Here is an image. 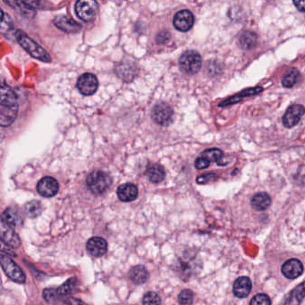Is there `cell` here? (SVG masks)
<instances>
[{"label": "cell", "instance_id": "28", "mask_svg": "<svg viewBox=\"0 0 305 305\" xmlns=\"http://www.w3.org/2000/svg\"><path fill=\"white\" fill-rule=\"evenodd\" d=\"M305 295V282L301 283V285L295 288L291 293L290 296V305H297L302 300Z\"/></svg>", "mask_w": 305, "mask_h": 305}, {"label": "cell", "instance_id": "31", "mask_svg": "<svg viewBox=\"0 0 305 305\" xmlns=\"http://www.w3.org/2000/svg\"><path fill=\"white\" fill-rule=\"evenodd\" d=\"M178 301L181 305H192L194 301V293L191 290H183L178 295Z\"/></svg>", "mask_w": 305, "mask_h": 305}, {"label": "cell", "instance_id": "8", "mask_svg": "<svg viewBox=\"0 0 305 305\" xmlns=\"http://www.w3.org/2000/svg\"><path fill=\"white\" fill-rule=\"evenodd\" d=\"M304 113L305 108L302 105L294 104L290 106L283 117V125L286 128H293L300 122Z\"/></svg>", "mask_w": 305, "mask_h": 305}, {"label": "cell", "instance_id": "24", "mask_svg": "<svg viewBox=\"0 0 305 305\" xmlns=\"http://www.w3.org/2000/svg\"><path fill=\"white\" fill-rule=\"evenodd\" d=\"M202 157L205 158L207 161L210 162H215L218 166H225L227 162L224 160V154L222 152L221 149H209L203 151Z\"/></svg>", "mask_w": 305, "mask_h": 305}, {"label": "cell", "instance_id": "13", "mask_svg": "<svg viewBox=\"0 0 305 305\" xmlns=\"http://www.w3.org/2000/svg\"><path fill=\"white\" fill-rule=\"evenodd\" d=\"M55 26L57 27L59 30L68 32V33H74L81 31L82 25L77 23L74 20L66 16H60L56 17L53 21Z\"/></svg>", "mask_w": 305, "mask_h": 305}, {"label": "cell", "instance_id": "20", "mask_svg": "<svg viewBox=\"0 0 305 305\" xmlns=\"http://www.w3.org/2000/svg\"><path fill=\"white\" fill-rule=\"evenodd\" d=\"M1 221L5 222L11 226H16L23 223V217L19 210L16 208H8L2 214Z\"/></svg>", "mask_w": 305, "mask_h": 305}, {"label": "cell", "instance_id": "25", "mask_svg": "<svg viewBox=\"0 0 305 305\" xmlns=\"http://www.w3.org/2000/svg\"><path fill=\"white\" fill-rule=\"evenodd\" d=\"M258 42L257 34L252 31H244L239 37V45L244 50H251L256 46Z\"/></svg>", "mask_w": 305, "mask_h": 305}, {"label": "cell", "instance_id": "6", "mask_svg": "<svg viewBox=\"0 0 305 305\" xmlns=\"http://www.w3.org/2000/svg\"><path fill=\"white\" fill-rule=\"evenodd\" d=\"M74 10L77 16L84 22H90L96 17L98 12V5L92 0H79L77 1Z\"/></svg>", "mask_w": 305, "mask_h": 305}, {"label": "cell", "instance_id": "27", "mask_svg": "<svg viewBox=\"0 0 305 305\" xmlns=\"http://www.w3.org/2000/svg\"><path fill=\"white\" fill-rule=\"evenodd\" d=\"M24 211L26 214L27 217L34 218L38 217L42 214V207L41 202L39 201H31V202H27L24 206Z\"/></svg>", "mask_w": 305, "mask_h": 305}, {"label": "cell", "instance_id": "10", "mask_svg": "<svg viewBox=\"0 0 305 305\" xmlns=\"http://www.w3.org/2000/svg\"><path fill=\"white\" fill-rule=\"evenodd\" d=\"M173 23L176 30L185 32L191 30L192 27L194 26L195 16L189 10H182L176 13Z\"/></svg>", "mask_w": 305, "mask_h": 305}, {"label": "cell", "instance_id": "14", "mask_svg": "<svg viewBox=\"0 0 305 305\" xmlns=\"http://www.w3.org/2000/svg\"><path fill=\"white\" fill-rule=\"evenodd\" d=\"M86 249L91 255L101 257L107 252V242L102 237H92L87 242Z\"/></svg>", "mask_w": 305, "mask_h": 305}, {"label": "cell", "instance_id": "26", "mask_svg": "<svg viewBox=\"0 0 305 305\" xmlns=\"http://www.w3.org/2000/svg\"><path fill=\"white\" fill-rule=\"evenodd\" d=\"M300 72L297 68H291L286 72L282 79V85L285 88H291L297 83Z\"/></svg>", "mask_w": 305, "mask_h": 305}, {"label": "cell", "instance_id": "33", "mask_svg": "<svg viewBox=\"0 0 305 305\" xmlns=\"http://www.w3.org/2000/svg\"><path fill=\"white\" fill-rule=\"evenodd\" d=\"M250 305H271V299L266 294H256L255 296L252 298Z\"/></svg>", "mask_w": 305, "mask_h": 305}, {"label": "cell", "instance_id": "11", "mask_svg": "<svg viewBox=\"0 0 305 305\" xmlns=\"http://www.w3.org/2000/svg\"><path fill=\"white\" fill-rule=\"evenodd\" d=\"M58 189H59V185L57 180L50 176L43 177L42 179L40 180L37 185L39 194L47 198L53 197L57 195Z\"/></svg>", "mask_w": 305, "mask_h": 305}, {"label": "cell", "instance_id": "34", "mask_svg": "<svg viewBox=\"0 0 305 305\" xmlns=\"http://www.w3.org/2000/svg\"><path fill=\"white\" fill-rule=\"evenodd\" d=\"M42 295L44 299L49 302H52V301H56L57 298L59 297L60 295L58 294L57 289H53V288H47V289L43 290V293Z\"/></svg>", "mask_w": 305, "mask_h": 305}, {"label": "cell", "instance_id": "29", "mask_svg": "<svg viewBox=\"0 0 305 305\" xmlns=\"http://www.w3.org/2000/svg\"><path fill=\"white\" fill-rule=\"evenodd\" d=\"M6 3L9 5V6H11L13 8L19 9L23 16H26L27 17L30 16V14L34 13L31 7H30L29 3H27V2H16V1L15 2L14 1V2H6Z\"/></svg>", "mask_w": 305, "mask_h": 305}, {"label": "cell", "instance_id": "1", "mask_svg": "<svg viewBox=\"0 0 305 305\" xmlns=\"http://www.w3.org/2000/svg\"><path fill=\"white\" fill-rule=\"evenodd\" d=\"M18 112V99L15 92L8 85L1 87L0 122L1 126H8L15 121Z\"/></svg>", "mask_w": 305, "mask_h": 305}, {"label": "cell", "instance_id": "22", "mask_svg": "<svg viewBox=\"0 0 305 305\" xmlns=\"http://www.w3.org/2000/svg\"><path fill=\"white\" fill-rule=\"evenodd\" d=\"M271 204V199L270 195L266 193H259L254 195L252 199V206L258 211L266 210Z\"/></svg>", "mask_w": 305, "mask_h": 305}, {"label": "cell", "instance_id": "37", "mask_svg": "<svg viewBox=\"0 0 305 305\" xmlns=\"http://www.w3.org/2000/svg\"><path fill=\"white\" fill-rule=\"evenodd\" d=\"M216 177H217V175H216V174L210 173V174H206V175L199 176L196 181H197V183L203 184V183H209L210 181H213Z\"/></svg>", "mask_w": 305, "mask_h": 305}, {"label": "cell", "instance_id": "2", "mask_svg": "<svg viewBox=\"0 0 305 305\" xmlns=\"http://www.w3.org/2000/svg\"><path fill=\"white\" fill-rule=\"evenodd\" d=\"M16 38L19 43L20 46L23 47V49L26 50L31 57H34L41 61L45 62V63L51 62V57H50V54L48 53L43 48L40 46L38 43H36L31 38H29L23 31H16Z\"/></svg>", "mask_w": 305, "mask_h": 305}, {"label": "cell", "instance_id": "7", "mask_svg": "<svg viewBox=\"0 0 305 305\" xmlns=\"http://www.w3.org/2000/svg\"><path fill=\"white\" fill-rule=\"evenodd\" d=\"M99 87V82L97 77L87 72L81 75L77 82V88L83 95L90 96L94 94Z\"/></svg>", "mask_w": 305, "mask_h": 305}, {"label": "cell", "instance_id": "30", "mask_svg": "<svg viewBox=\"0 0 305 305\" xmlns=\"http://www.w3.org/2000/svg\"><path fill=\"white\" fill-rule=\"evenodd\" d=\"M77 283V281L75 279H68L65 284H63L61 286H59V287L57 288L58 294H59L60 296H64V295H67V294H71L72 291H73V289H74Z\"/></svg>", "mask_w": 305, "mask_h": 305}, {"label": "cell", "instance_id": "16", "mask_svg": "<svg viewBox=\"0 0 305 305\" xmlns=\"http://www.w3.org/2000/svg\"><path fill=\"white\" fill-rule=\"evenodd\" d=\"M252 290V282L247 277H241L234 283L233 292L237 297H247Z\"/></svg>", "mask_w": 305, "mask_h": 305}, {"label": "cell", "instance_id": "21", "mask_svg": "<svg viewBox=\"0 0 305 305\" xmlns=\"http://www.w3.org/2000/svg\"><path fill=\"white\" fill-rule=\"evenodd\" d=\"M146 176H148L149 181L154 183H161L165 179L166 173L164 168L161 165L154 164L149 166L146 170Z\"/></svg>", "mask_w": 305, "mask_h": 305}, {"label": "cell", "instance_id": "18", "mask_svg": "<svg viewBox=\"0 0 305 305\" xmlns=\"http://www.w3.org/2000/svg\"><path fill=\"white\" fill-rule=\"evenodd\" d=\"M116 72L120 78L123 80L131 81L134 79L136 75L137 67L134 64H131L130 62H123L116 67Z\"/></svg>", "mask_w": 305, "mask_h": 305}, {"label": "cell", "instance_id": "5", "mask_svg": "<svg viewBox=\"0 0 305 305\" xmlns=\"http://www.w3.org/2000/svg\"><path fill=\"white\" fill-rule=\"evenodd\" d=\"M0 262L5 273L11 280L20 284H23L26 281V277L22 269L9 257L2 254L0 257Z\"/></svg>", "mask_w": 305, "mask_h": 305}, {"label": "cell", "instance_id": "32", "mask_svg": "<svg viewBox=\"0 0 305 305\" xmlns=\"http://www.w3.org/2000/svg\"><path fill=\"white\" fill-rule=\"evenodd\" d=\"M142 304L143 305H161V297L154 292H148L145 294L142 299Z\"/></svg>", "mask_w": 305, "mask_h": 305}, {"label": "cell", "instance_id": "23", "mask_svg": "<svg viewBox=\"0 0 305 305\" xmlns=\"http://www.w3.org/2000/svg\"><path fill=\"white\" fill-rule=\"evenodd\" d=\"M129 277L133 282L137 285H141L148 280L149 273L143 266L138 265L130 271Z\"/></svg>", "mask_w": 305, "mask_h": 305}, {"label": "cell", "instance_id": "12", "mask_svg": "<svg viewBox=\"0 0 305 305\" xmlns=\"http://www.w3.org/2000/svg\"><path fill=\"white\" fill-rule=\"evenodd\" d=\"M0 237L5 244L10 247L18 248L21 245V241L16 231L12 228L11 225H8L3 221H1L0 225Z\"/></svg>", "mask_w": 305, "mask_h": 305}, {"label": "cell", "instance_id": "39", "mask_svg": "<svg viewBox=\"0 0 305 305\" xmlns=\"http://www.w3.org/2000/svg\"><path fill=\"white\" fill-rule=\"evenodd\" d=\"M64 305H87L85 302L74 297H68L65 301Z\"/></svg>", "mask_w": 305, "mask_h": 305}, {"label": "cell", "instance_id": "19", "mask_svg": "<svg viewBox=\"0 0 305 305\" xmlns=\"http://www.w3.org/2000/svg\"><path fill=\"white\" fill-rule=\"evenodd\" d=\"M263 91L262 87H255V88H250L248 90H244L243 92H239L237 95L234 96L232 98H229L228 99H225L223 102L219 104L218 106L219 107H226V106H230V105H234V104L237 103L241 101V99L243 98H247V97H251V96L256 95L258 93Z\"/></svg>", "mask_w": 305, "mask_h": 305}, {"label": "cell", "instance_id": "35", "mask_svg": "<svg viewBox=\"0 0 305 305\" xmlns=\"http://www.w3.org/2000/svg\"><path fill=\"white\" fill-rule=\"evenodd\" d=\"M2 12V21H1V30L2 32L4 33L5 31H11L12 28H13V22H12L10 16L5 14L4 12Z\"/></svg>", "mask_w": 305, "mask_h": 305}, {"label": "cell", "instance_id": "4", "mask_svg": "<svg viewBox=\"0 0 305 305\" xmlns=\"http://www.w3.org/2000/svg\"><path fill=\"white\" fill-rule=\"evenodd\" d=\"M202 57L195 50H187L180 57V68L189 74L197 73L202 68Z\"/></svg>", "mask_w": 305, "mask_h": 305}, {"label": "cell", "instance_id": "9", "mask_svg": "<svg viewBox=\"0 0 305 305\" xmlns=\"http://www.w3.org/2000/svg\"><path fill=\"white\" fill-rule=\"evenodd\" d=\"M173 118V109L168 103L161 102L157 104L152 110V119L161 126H168Z\"/></svg>", "mask_w": 305, "mask_h": 305}, {"label": "cell", "instance_id": "17", "mask_svg": "<svg viewBox=\"0 0 305 305\" xmlns=\"http://www.w3.org/2000/svg\"><path fill=\"white\" fill-rule=\"evenodd\" d=\"M118 196L120 201L125 202H133L138 196V188L134 183H125L119 187Z\"/></svg>", "mask_w": 305, "mask_h": 305}, {"label": "cell", "instance_id": "36", "mask_svg": "<svg viewBox=\"0 0 305 305\" xmlns=\"http://www.w3.org/2000/svg\"><path fill=\"white\" fill-rule=\"evenodd\" d=\"M210 162L209 161H207L205 158L203 157H199L198 159L195 161V168L197 169H205V168H209L210 167Z\"/></svg>", "mask_w": 305, "mask_h": 305}, {"label": "cell", "instance_id": "38", "mask_svg": "<svg viewBox=\"0 0 305 305\" xmlns=\"http://www.w3.org/2000/svg\"><path fill=\"white\" fill-rule=\"evenodd\" d=\"M170 39V34L168 31H161L160 34H158L157 36V42H159L160 44H164L166 42H168Z\"/></svg>", "mask_w": 305, "mask_h": 305}, {"label": "cell", "instance_id": "15", "mask_svg": "<svg viewBox=\"0 0 305 305\" xmlns=\"http://www.w3.org/2000/svg\"><path fill=\"white\" fill-rule=\"evenodd\" d=\"M303 272V266L300 260L292 259L283 264L282 273L286 278L294 279L301 276Z\"/></svg>", "mask_w": 305, "mask_h": 305}, {"label": "cell", "instance_id": "3", "mask_svg": "<svg viewBox=\"0 0 305 305\" xmlns=\"http://www.w3.org/2000/svg\"><path fill=\"white\" fill-rule=\"evenodd\" d=\"M112 183L110 176L105 172L96 170L87 176L86 183L90 191L94 195H101L107 191Z\"/></svg>", "mask_w": 305, "mask_h": 305}, {"label": "cell", "instance_id": "40", "mask_svg": "<svg viewBox=\"0 0 305 305\" xmlns=\"http://www.w3.org/2000/svg\"><path fill=\"white\" fill-rule=\"evenodd\" d=\"M294 5L295 8H297L300 12H305V0H299V1H294Z\"/></svg>", "mask_w": 305, "mask_h": 305}]
</instances>
